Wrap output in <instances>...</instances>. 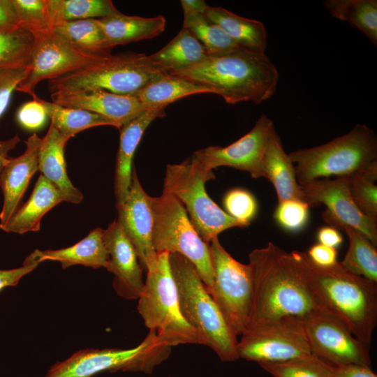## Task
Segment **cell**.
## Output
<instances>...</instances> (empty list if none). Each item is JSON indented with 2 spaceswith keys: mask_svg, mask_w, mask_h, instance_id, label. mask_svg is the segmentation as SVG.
I'll list each match as a JSON object with an SVG mask.
<instances>
[{
  "mask_svg": "<svg viewBox=\"0 0 377 377\" xmlns=\"http://www.w3.org/2000/svg\"><path fill=\"white\" fill-rule=\"evenodd\" d=\"M52 125L68 140L85 129L115 124L110 119L89 111L66 108L42 99Z\"/></svg>",
  "mask_w": 377,
  "mask_h": 377,
  "instance_id": "cell-34",
  "label": "cell"
},
{
  "mask_svg": "<svg viewBox=\"0 0 377 377\" xmlns=\"http://www.w3.org/2000/svg\"><path fill=\"white\" fill-rule=\"evenodd\" d=\"M138 311L149 330L155 331L168 346L201 344L198 333L184 318L177 286L170 269L169 253H157L156 263L147 272Z\"/></svg>",
  "mask_w": 377,
  "mask_h": 377,
  "instance_id": "cell-7",
  "label": "cell"
},
{
  "mask_svg": "<svg viewBox=\"0 0 377 377\" xmlns=\"http://www.w3.org/2000/svg\"><path fill=\"white\" fill-rule=\"evenodd\" d=\"M300 184L310 206H326L322 214L325 222L333 221L349 226L376 246L377 221L366 216L355 205L350 193L348 177L318 179Z\"/></svg>",
  "mask_w": 377,
  "mask_h": 377,
  "instance_id": "cell-16",
  "label": "cell"
},
{
  "mask_svg": "<svg viewBox=\"0 0 377 377\" xmlns=\"http://www.w3.org/2000/svg\"><path fill=\"white\" fill-rule=\"evenodd\" d=\"M42 140L36 133L29 137L24 153L16 158H9L0 174V187L3 195L0 226L5 224L18 208L31 179L38 170Z\"/></svg>",
  "mask_w": 377,
  "mask_h": 377,
  "instance_id": "cell-20",
  "label": "cell"
},
{
  "mask_svg": "<svg viewBox=\"0 0 377 377\" xmlns=\"http://www.w3.org/2000/svg\"><path fill=\"white\" fill-rule=\"evenodd\" d=\"M34 43V35L22 28L0 32V69L28 65Z\"/></svg>",
  "mask_w": 377,
  "mask_h": 377,
  "instance_id": "cell-37",
  "label": "cell"
},
{
  "mask_svg": "<svg viewBox=\"0 0 377 377\" xmlns=\"http://www.w3.org/2000/svg\"><path fill=\"white\" fill-rule=\"evenodd\" d=\"M50 29L65 22L120 13L110 0H47Z\"/></svg>",
  "mask_w": 377,
  "mask_h": 377,
  "instance_id": "cell-33",
  "label": "cell"
},
{
  "mask_svg": "<svg viewBox=\"0 0 377 377\" xmlns=\"http://www.w3.org/2000/svg\"><path fill=\"white\" fill-rule=\"evenodd\" d=\"M20 141L17 135L6 140H0V174L8 161V152L14 149L17 144Z\"/></svg>",
  "mask_w": 377,
  "mask_h": 377,
  "instance_id": "cell-49",
  "label": "cell"
},
{
  "mask_svg": "<svg viewBox=\"0 0 377 377\" xmlns=\"http://www.w3.org/2000/svg\"><path fill=\"white\" fill-rule=\"evenodd\" d=\"M330 226L344 232L348 237V249L341 265L348 272L377 283V251L360 232L333 221H326Z\"/></svg>",
  "mask_w": 377,
  "mask_h": 377,
  "instance_id": "cell-30",
  "label": "cell"
},
{
  "mask_svg": "<svg viewBox=\"0 0 377 377\" xmlns=\"http://www.w3.org/2000/svg\"><path fill=\"white\" fill-rule=\"evenodd\" d=\"M216 176L191 159L166 166L163 192L172 195L184 206L200 238L207 244L223 231L245 227L231 217L206 192L205 184Z\"/></svg>",
  "mask_w": 377,
  "mask_h": 377,
  "instance_id": "cell-8",
  "label": "cell"
},
{
  "mask_svg": "<svg viewBox=\"0 0 377 377\" xmlns=\"http://www.w3.org/2000/svg\"><path fill=\"white\" fill-rule=\"evenodd\" d=\"M214 279L206 288L237 337L246 330L253 289V272L249 263L235 259L218 237L209 244Z\"/></svg>",
  "mask_w": 377,
  "mask_h": 377,
  "instance_id": "cell-11",
  "label": "cell"
},
{
  "mask_svg": "<svg viewBox=\"0 0 377 377\" xmlns=\"http://www.w3.org/2000/svg\"><path fill=\"white\" fill-rule=\"evenodd\" d=\"M163 73L148 55L126 52L50 80L47 86L51 94L106 91L132 96Z\"/></svg>",
  "mask_w": 377,
  "mask_h": 377,
  "instance_id": "cell-6",
  "label": "cell"
},
{
  "mask_svg": "<svg viewBox=\"0 0 377 377\" xmlns=\"http://www.w3.org/2000/svg\"><path fill=\"white\" fill-rule=\"evenodd\" d=\"M169 377H172V376H169Z\"/></svg>",
  "mask_w": 377,
  "mask_h": 377,
  "instance_id": "cell-51",
  "label": "cell"
},
{
  "mask_svg": "<svg viewBox=\"0 0 377 377\" xmlns=\"http://www.w3.org/2000/svg\"><path fill=\"white\" fill-rule=\"evenodd\" d=\"M153 217L152 242L156 253H178L195 266L206 288L211 287L214 272L209 246L199 236L181 202L164 193L149 197Z\"/></svg>",
  "mask_w": 377,
  "mask_h": 377,
  "instance_id": "cell-9",
  "label": "cell"
},
{
  "mask_svg": "<svg viewBox=\"0 0 377 377\" xmlns=\"http://www.w3.org/2000/svg\"><path fill=\"white\" fill-rule=\"evenodd\" d=\"M20 27L32 34L50 29L47 0H12Z\"/></svg>",
  "mask_w": 377,
  "mask_h": 377,
  "instance_id": "cell-39",
  "label": "cell"
},
{
  "mask_svg": "<svg viewBox=\"0 0 377 377\" xmlns=\"http://www.w3.org/2000/svg\"><path fill=\"white\" fill-rule=\"evenodd\" d=\"M97 20L112 48L118 45L154 38L164 31L166 24L162 15L143 17L121 13Z\"/></svg>",
  "mask_w": 377,
  "mask_h": 377,
  "instance_id": "cell-26",
  "label": "cell"
},
{
  "mask_svg": "<svg viewBox=\"0 0 377 377\" xmlns=\"http://www.w3.org/2000/svg\"><path fill=\"white\" fill-rule=\"evenodd\" d=\"M323 6L332 16L360 30L376 47V0H326Z\"/></svg>",
  "mask_w": 377,
  "mask_h": 377,
  "instance_id": "cell-31",
  "label": "cell"
},
{
  "mask_svg": "<svg viewBox=\"0 0 377 377\" xmlns=\"http://www.w3.org/2000/svg\"><path fill=\"white\" fill-rule=\"evenodd\" d=\"M148 56L157 67L170 74L188 70L209 57L204 46L184 27L162 49Z\"/></svg>",
  "mask_w": 377,
  "mask_h": 377,
  "instance_id": "cell-27",
  "label": "cell"
},
{
  "mask_svg": "<svg viewBox=\"0 0 377 377\" xmlns=\"http://www.w3.org/2000/svg\"><path fill=\"white\" fill-rule=\"evenodd\" d=\"M184 13L183 26L204 46L209 56L222 55L237 48L236 43L205 15Z\"/></svg>",
  "mask_w": 377,
  "mask_h": 377,
  "instance_id": "cell-35",
  "label": "cell"
},
{
  "mask_svg": "<svg viewBox=\"0 0 377 377\" xmlns=\"http://www.w3.org/2000/svg\"><path fill=\"white\" fill-rule=\"evenodd\" d=\"M318 243L337 249L343 242V237L338 229L329 226L320 228L317 232Z\"/></svg>",
  "mask_w": 377,
  "mask_h": 377,
  "instance_id": "cell-48",
  "label": "cell"
},
{
  "mask_svg": "<svg viewBox=\"0 0 377 377\" xmlns=\"http://www.w3.org/2000/svg\"><path fill=\"white\" fill-rule=\"evenodd\" d=\"M205 15L219 25L239 47L265 52L267 34L261 22L239 16L221 7L209 6Z\"/></svg>",
  "mask_w": 377,
  "mask_h": 377,
  "instance_id": "cell-28",
  "label": "cell"
},
{
  "mask_svg": "<svg viewBox=\"0 0 377 377\" xmlns=\"http://www.w3.org/2000/svg\"><path fill=\"white\" fill-rule=\"evenodd\" d=\"M264 177L273 185L278 202L288 200L309 202L298 183L294 164L283 147L280 136L275 127L269 136L264 151L263 162Z\"/></svg>",
  "mask_w": 377,
  "mask_h": 377,
  "instance_id": "cell-22",
  "label": "cell"
},
{
  "mask_svg": "<svg viewBox=\"0 0 377 377\" xmlns=\"http://www.w3.org/2000/svg\"><path fill=\"white\" fill-rule=\"evenodd\" d=\"M274 121L261 114L253 128L227 147L209 146L193 153L192 161L205 170L221 166L234 168L249 173L251 177H264L262 162Z\"/></svg>",
  "mask_w": 377,
  "mask_h": 377,
  "instance_id": "cell-15",
  "label": "cell"
},
{
  "mask_svg": "<svg viewBox=\"0 0 377 377\" xmlns=\"http://www.w3.org/2000/svg\"><path fill=\"white\" fill-rule=\"evenodd\" d=\"M181 313L198 333L202 345L212 349L222 362L239 359L237 337L207 292L195 266L183 256L169 253Z\"/></svg>",
  "mask_w": 377,
  "mask_h": 377,
  "instance_id": "cell-4",
  "label": "cell"
},
{
  "mask_svg": "<svg viewBox=\"0 0 377 377\" xmlns=\"http://www.w3.org/2000/svg\"><path fill=\"white\" fill-rule=\"evenodd\" d=\"M103 241L109 255L107 269L114 274V291L124 299L138 300L145 284L143 269L134 246L117 220L103 230Z\"/></svg>",
  "mask_w": 377,
  "mask_h": 377,
  "instance_id": "cell-18",
  "label": "cell"
},
{
  "mask_svg": "<svg viewBox=\"0 0 377 377\" xmlns=\"http://www.w3.org/2000/svg\"><path fill=\"white\" fill-rule=\"evenodd\" d=\"M291 254L320 309L336 317L370 346L377 324V283L348 272L340 262L322 267L305 252L293 251Z\"/></svg>",
  "mask_w": 377,
  "mask_h": 377,
  "instance_id": "cell-2",
  "label": "cell"
},
{
  "mask_svg": "<svg viewBox=\"0 0 377 377\" xmlns=\"http://www.w3.org/2000/svg\"><path fill=\"white\" fill-rule=\"evenodd\" d=\"M180 3L183 12L205 15L209 7L203 0H182Z\"/></svg>",
  "mask_w": 377,
  "mask_h": 377,
  "instance_id": "cell-50",
  "label": "cell"
},
{
  "mask_svg": "<svg viewBox=\"0 0 377 377\" xmlns=\"http://www.w3.org/2000/svg\"><path fill=\"white\" fill-rule=\"evenodd\" d=\"M299 184L330 176L350 177L377 170V137L364 124L320 146L288 154Z\"/></svg>",
  "mask_w": 377,
  "mask_h": 377,
  "instance_id": "cell-5",
  "label": "cell"
},
{
  "mask_svg": "<svg viewBox=\"0 0 377 377\" xmlns=\"http://www.w3.org/2000/svg\"><path fill=\"white\" fill-rule=\"evenodd\" d=\"M239 358L280 362L311 355L303 319L285 316L246 330L237 343Z\"/></svg>",
  "mask_w": 377,
  "mask_h": 377,
  "instance_id": "cell-12",
  "label": "cell"
},
{
  "mask_svg": "<svg viewBox=\"0 0 377 377\" xmlns=\"http://www.w3.org/2000/svg\"><path fill=\"white\" fill-rule=\"evenodd\" d=\"M202 93L214 91L206 85L179 75L163 73L132 96L151 108L167 106L187 96Z\"/></svg>",
  "mask_w": 377,
  "mask_h": 377,
  "instance_id": "cell-29",
  "label": "cell"
},
{
  "mask_svg": "<svg viewBox=\"0 0 377 377\" xmlns=\"http://www.w3.org/2000/svg\"><path fill=\"white\" fill-rule=\"evenodd\" d=\"M53 103L66 108L81 109L102 115L112 121L116 128L149 109L133 96L106 91L51 94Z\"/></svg>",
  "mask_w": 377,
  "mask_h": 377,
  "instance_id": "cell-19",
  "label": "cell"
},
{
  "mask_svg": "<svg viewBox=\"0 0 377 377\" xmlns=\"http://www.w3.org/2000/svg\"><path fill=\"white\" fill-rule=\"evenodd\" d=\"M306 254L309 259L319 267H330L338 263L337 249L320 243L311 246Z\"/></svg>",
  "mask_w": 377,
  "mask_h": 377,
  "instance_id": "cell-44",
  "label": "cell"
},
{
  "mask_svg": "<svg viewBox=\"0 0 377 377\" xmlns=\"http://www.w3.org/2000/svg\"><path fill=\"white\" fill-rule=\"evenodd\" d=\"M52 30L86 53L101 57L111 54L112 48L97 19L65 22Z\"/></svg>",
  "mask_w": 377,
  "mask_h": 377,
  "instance_id": "cell-32",
  "label": "cell"
},
{
  "mask_svg": "<svg viewBox=\"0 0 377 377\" xmlns=\"http://www.w3.org/2000/svg\"><path fill=\"white\" fill-rule=\"evenodd\" d=\"M311 353L334 366L371 367L369 346L357 339L336 317L319 310L303 319Z\"/></svg>",
  "mask_w": 377,
  "mask_h": 377,
  "instance_id": "cell-14",
  "label": "cell"
},
{
  "mask_svg": "<svg viewBox=\"0 0 377 377\" xmlns=\"http://www.w3.org/2000/svg\"><path fill=\"white\" fill-rule=\"evenodd\" d=\"M226 212L245 227L256 217L258 205L255 196L248 190L234 188L229 190L223 200Z\"/></svg>",
  "mask_w": 377,
  "mask_h": 377,
  "instance_id": "cell-40",
  "label": "cell"
},
{
  "mask_svg": "<svg viewBox=\"0 0 377 377\" xmlns=\"http://www.w3.org/2000/svg\"><path fill=\"white\" fill-rule=\"evenodd\" d=\"M333 377H377L371 367L347 364L333 367Z\"/></svg>",
  "mask_w": 377,
  "mask_h": 377,
  "instance_id": "cell-47",
  "label": "cell"
},
{
  "mask_svg": "<svg viewBox=\"0 0 377 377\" xmlns=\"http://www.w3.org/2000/svg\"><path fill=\"white\" fill-rule=\"evenodd\" d=\"M34 43L30 54L28 73L16 87L17 91L36 94L37 84L93 66L107 57L86 53L74 47L50 29L33 34Z\"/></svg>",
  "mask_w": 377,
  "mask_h": 377,
  "instance_id": "cell-13",
  "label": "cell"
},
{
  "mask_svg": "<svg viewBox=\"0 0 377 377\" xmlns=\"http://www.w3.org/2000/svg\"><path fill=\"white\" fill-rule=\"evenodd\" d=\"M377 170L348 177L351 197L366 216L377 221Z\"/></svg>",
  "mask_w": 377,
  "mask_h": 377,
  "instance_id": "cell-38",
  "label": "cell"
},
{
  "mask_svg": "<svg viewBox=\"0 0 377 377\" xmlns=\"http://www.w3.org/2000/svg\"><path fill=\"white\" fill-rule=\"evenodd\" d=\"M62 201L59 191L40 175L28 200L18 207L0 228L6 232L18 234L37 232L43 216Z\"/></svg>",
  "mask_w": 377,
  "mask_h": 377,
  "instance_id": "cell-25",
  "label": "cell"
},
{
  "mask_svg": "<svg viewBox=\"0 0 377 377\" xmlns=\"http://www.w3.org/2000/svg\"><path fill=\"white\" fill-rule=\"evenodd\" d=\"M274 377H333L334 366L311 354L280 362L260 364Z\"/></svg>",
  "mask_w": 377,
  "mask_h": 377,
  "instance_id": "cell-36",
  "label": "cell"
},
{
  "mask_svg": "<svg viewBox=\"0 0 377 377\" xmlns=\"http://www.w3.org/2000/svg\"><path fill=\"white\" fill-rule=\"evenodd\" d=\"M45 260L59 262L64 269L75 265L107 269L109 255L103 241V230L95 228L84 239L66 248L45 251L36 249L24 262L39 264Z\"/></svg>",
  "mask_w": 377,
  "mask_h": 377,
  "instance_id": "cell-23",
  "label": "cell"
},
{
  "mask_svg": "<svg viewBox=\"0 0 377 377\" xmlns=\"http://www.w3.org/2000/svg\"><path fill=\"white\" fill-rule=\"evenodd\" d=\"M20 22L12 0H0V32L13 31Z\"/></svg>",
  "mask_w": 377,
  "mask_h": 377,
  "instance_id": "cell-46",
  "label": "cell"
},
{
  "mask_svg": "<svg viewBox=\"0 0 377 377\" xmlns=\"http://www.w3.org/2000/svg\"><path fill=\"white\" fill-rule=\"evenodd\" d=\"M32 98V101L22 104L16 114L18 124L29 131H36L42 128L48 117L42 99L36 94Z\"/></svg>",
  "mask_w": 377,
  "mask_h": 377,
  "instance_id": "cell-42",
  "label": "cell"
},
{
  "mask_svg": "<svg viewBox=\"0 0 377 377\" xmlns=\"http://www.w3.org/2000/svg\"><path fill=\"white\" fill-rule=\"evenodd\" d=\"M39 264L37 263L24 262L22 267L0 269V291L8 286L17 285L21 279L34 270Z\"/></svg>",
  "mask_w": 377,
  "mask_h": 377,
  "instance_id": "cell-45",
  "label": "cell"
},
{
  "mask_svg": "<svg viewBox=\"0 0 377 377\" xmlns=\"http://www.w3.org/2000/svg\"><path fill=\"white\" fill-rule=\"evenodd\" d=\"M309 207L307 203L300 200L279 202L274 218L284 230L292 232H298L303 229L308 222Z\"/></svg>",
  "mask_w": 377,
  "mask_h": 377,
  "instance_id": "cell-41",
  "label": "cell"
},
{
  "mask_svg": "<svg viewBox=\"0 0 377 377\" xmlns=\"http://www.w3.org/2000/svg\"><path fill=\"white\" fill-rule=\"evenodd\" d=\"M165 108H149L119 128L114 185L116 204L122 203L128 195L131 184L133 156L145 130L154 120L165 116Z\"/></svg>",
  "mask_w": 377,
  "mask_h": 377,
  "instance_id": "cell-21",
  "label": "cell"
},
{
  "mask_svg": "<svg viewBox=\"0 0 377 377\" xmlns=\"http://www.w3.org/2000/svg\"><path fill=\"white\" fill-rule=\"evenodd\" d=\"M172 347L163 343L156 332L149 330L136 346L128 349H84L58 362L45 377H91L104 371H131L150 374L168 358Z\"/></svg>",
  "mask_w": 377,
  "mask_h": 377,
  "instance_id": "cell-10",
  "label": "cell"
},
{
  "mask_svg": "<svg viewBox=\"0 0 377 377\" xmlns=\"http://www.w3.org/2000/svg\"><path fill=\"white\" fill-rule=\"evenodd\" d=\"M68 141L50 124L40 147L38 170L59 191L64 201L78 204L83 195L73 185L66 172L64 150Z\"/></svg>",
  "mask_w": 377,
  "mask_h": 377,
  "instance_id": "cell-24",
  "label": "cell"
},
{
  "mask_svg": "<svg viewBox=\"0 0 377 377\" xmlns=\"http://www.w3.org/2000/svg\"><path fill=\"white\" fill-rule=\"evenodd\" d=\"M28 65L0 69V117L6 111L13 92L28 73Z\"/></svg>",
  "mask_w": 377,
  "mask_h": 377,
  "instance_id": "cell-43",
  "label": "cell"
},
{
  "mask_svg": "<svg viewBox=\"0 0 377 377\" xmlns=\"http://www.w3.org/2000/svg\"><path fill=\"white\" fill-rule=\"evenodd\" d=\"M149 197L133 168L128 195L122 203L116 204L117 221L131 242L140 264L146 272L154 267L157 259L152 242L153 217Z\"/></svg>",
  "mask_w": 377,
  "mask_h": 377,
  "instance_id": "cell-17",
  "label": "cell"
},
{
  "mask_svg": "<svg viewBox=\"0 0 377 377\" xmlns=\"http://www.w3.org/2000/svg\"><path fill=\"white\" fill-rule=\"evenodd\" d=\"M253 289L248 329L285 316L305 318L321 310L291 253L269 242L249 254Z\"/></svg>",
  "mask_w": 377,
  "mask_h": 377,
  "instance_id": "cell-1",
  "label": "cell"
},
{
  "mask_svg": "<svg viewBox=\"0 0 377 377\" xmlns=\"http://www.w3.org/2000/svg\"><path fill=\"white\" fill-rule=\"evenodd\" d=\"M172 75L209 87L228 104L261 103L275 93L279 77L277 68L264 52L240 47L209 56L201 64Z\"/></svg>",
  "mask_w": 377,
  "mask_h": 377,
  "instance_id": "cell-3",
  "label": "cell"
}]
</instances>
